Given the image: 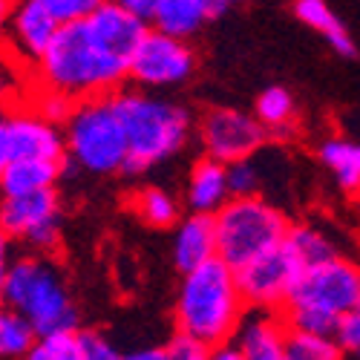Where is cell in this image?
<instances>
[{"label":"cell","instance_id":"6da1fadb","mask_svg":"<svg viewBox=\"0 0 360 360\" xmlns=\"http://www.w3.org/2000/svg\"><path fill=\"white\" fill-rule=\"evenodd\" d=\"M32 75L38 86L55 89L78 104L84 98L118 93L130 81V64L101 46L84 18L61 26L52 46L32 67Z\"/></svg>","mask_w":360,"mask_h":360},{"label":"cell","instance_id":"7a4b0ae2","mask_svg":"<svg viewBox=\"0 0 360 360\" xmlns=\"http://www.w3.org/2000/svg\"><path fill=\"white\" fill-rule=\"evenodd\" d=\"M112 104L130 147L124 176H141L159 165H167L191 144L196 133L191 110L162 98L156 89H141L136 84L122 86L112 93Z\"/></svg>","mask_w":360,"mask_h":360},{"label":"cell","instance_id":"3957f363","mask_svg":"<svg viewBox=\"0 0 360 360\" xmlns=\"http://www.w3.org/2000/svg\"><path fill=\"white\" fill-rule=\"evenodd\" d=\"M245 314L248 303L239 288L236 268H231L225 259L214 257L211 262L182 274L173 303L176 332L219 349L233 340Z\"/></svg>","mask_w":360,"mask_h":360},{"label":"cell","instance_id":"277c9868","mask_svg":"<svg viewBox=\"0 0 360 360\" xmlns=\"http://www.w3.org/2000/svg\"><path fill=\"white\" fill-rule=\"evenodd\" d=\"M0 294L6 309L23 314L41 338L64 328H78V306L52 254L23 251L9 257V251H4Z\"/></svg>","mask_w":360,"mask_h":360},{"label":"cell","instance_id":"5b68a950","mask_svg":"<svg viewBox=\"0 0 360 360\" xmlns=\"http://www.w3.org/2000/svg\"><path fill=\"white\" fill-rule=\"evenodd\" d=\"M360 303V265L346 257H332L311 265L300 274L283 317L288 328L314 335H338V326L346 311Z\"/></svg>","mask_w":360,"mask_h":360},{"label":"cell","instance_id":"8992f818","mask_svg":"<svg viewBox=\"0 0 360 360\" xmlns=\"http://www.w3.org/2000/svg\"><path fill=\"white\" fill-rule=\"evenodd\" d=\"M67 136V162L64 167H75L89 176H124L130 147L115 112L112 96L84 98L72 107L64 122Z\"/></svg>","mask_w":360,"mask_h":360},{"label":"cell","instance_id":"52a82bcc","mask_svg":"<svg viewBox=\"0 0 360 360\" xmlns=\"http://www.w3.org/2000/svg\"><path fill=\"white\" fill-rule=\"evenodd\" d=\"M214 222L219 259L236 271L277 248L291 231L288 217L262 196H231Z\"/></svg>","mask_w":360,"mask_h":360},{"label":"cell","instance_id":"ba28073f","mask_svg":"<svg viewBox=\"0 0 360 360\" xmlns=\"http://www.w3.org/2000/svg\"><path fill=\"white\" fill-rule=\"evenodd\" d=\"M0 222H4L6 243H18L26 251L55 254L64 239V207L55 188L4 196L0 205Z\"/></svg>","mask_w":360,"mask_h":360},{"label":"cell","instance_id":"9c48e42d","mask_svg":"<svg viewBox=\"0 0 360 360\" xmlns=\"http://www.w3.org/2000/svg\"><path fill=\"white\" fill-rule=\"evenodd\" d=\"M67 162L64 124L52 122L32 104H20L4 112L0 122V167L15 162Z\"/></svg>","mask_w":360,"mask_h":360},{"label":"cell","instance_id":"30bf717a","mask_svg":"<svg viewBox=\"0 0 360 360\" xmlns=\"http://www.w3.org/2000/svg\"><path fill=\"white\" fill-rule=\"evenodd\" d=\"M196 72V49L188 38H176L150 26L130 61V84L141 89H173L182 86Z\"/></svg>","mask_w":360,"mask_h":360},{"label":"cell","instance_id":"8fae6325","mask_svg":"<svg viewBox=\"0 0 360 360\" xmlns=\"http://www.w3.org/2000/svg\"><path fill=\"white\" fill-rule=\"evenodd\" d=\"M196 136L205 156L217 162H239L251 159L265 147L271 133L254 112L233 110V107H214L196 122Z\"/></svg>","mask_w":360,"mask_h":360},{"label":"cell","instance_id":"7c38bea8","mask_svg":"<svg viewBox=\"0 0 360 360\" xmlns=\"http://www.w3.org/2000/svg\"><path fill=\"white\" fill-rule=\"evenodd\" d=\"M303 271H306L303 259L283 239L277 248H271L268 254L239 268L236 277H239V288L245 294L248 309L283 311V306L288 303V297Z\"/></svg>","mask_w":360,"mask_h":360},{"label":"cell","instance_id":"4fadbf2b","mask_svg":"<svg viewBox=\"0 0 360 360\" xmlns=\"http://www.w3.org/2000/svg\"><path fill=\"white\" fill-rule=\"evenodd\" d=\"M58 32H61V20L38 0H9L6 4V35L12 52L29 70L44 58Z\"/></svg>","mask_w":360,"mask_h":360},{"label":"cell","instance_id":"5bb4252c","mask_svg":"<svg viewBox=\"0 0 360 360\" xmlns=\"http://www.w3.org/2000/svg\"><path fill=\"white\" fill-rule=\"evenodd\" d=\"M285 338L288 323L283 311L248 309L231 343L243 360H285Z\"/></svg>","mask_w":360,"mask_h":360},{"label":"cell","instance_id":"9a60e30c","mask_svg":"<svg viewBox=\"0 0 360 360\" xmlns=\"http://www.w3.org/2000/svg\"><path fill=\"white\" fill-rule=\"evenodd\" d=\"M170 257L179 274H188L193 268L219 257L217 251V222L205 214H188L179 219L170 239Z\"/></svg>","mask_w":360,"mask_h":360},{"label":"cell","instance_id":"2e32d148","mask_svg":"<svg viewBox=\"0 0 360 360\" xmlns=\"http://www.w3.org/2000/svg\"><path fill=\"white\" fill-rule=\"evenodd\" d=\"M231 199V185H228V165L217 162L211 156H202L193 162L182 202L188 207V214H205L217 217Z\"/></svg>","mask_w":360,"mask_h":360},{"label":"cell","instance_id":"e0dca14e","mask_svg":"<svg viewBox=\"0 0 360 360\" xmlns=\"http://www.w3.org/2000/svg\"><path fill=\"white\" fill-rule=\"evenodd\" d=\"M320 165L332 173L335 185L346 193H360V141L346 136H328L317 144Z\"/></svg>","mask_w":360,"mask_h":360},{"label":"cell","instance_id":"ac0fdd59","mask_svg":"<svg viewBox=\"0 0 360 360\" xmlns=\"http://www.w3.org/2000/svg\"><path fill=\"white\" fill-rule=\"evenodd\" d=\"M211 18L214 15L205 0H156L153 15H150V26L159 29V32L191 41Z\"/></svg>","mask_w":360,"mask_h":360},{"label":"cell","instance_id":"d6986e66","mask_svg":"<svg viewBox=\"0 0 360 360\" xmlns=\"http://www.w3.org/2000/svg\"><path fill=\"white\" fill-rule=\"evenodd\" d=\"M61 176H64V162H46V159L15 162L0 167V188H4V196L35 193V191L58 188Z\"/></svg>","mask_w":360,"mask_h":360},{"label":"cell","instance_id":"ffe728a7","mask_svg":"<svg viewBox=\"0 0 360 360\" xmlns=\"http://www.w3.org/2000/svg\"><path fill=\"white\" fill-rule=\"evenodd\" d=\"M291 9H294L300 23H306L309 29H314L317 35H323L326 44L332 46L338 55H343V58L357 55L354 38L349 35V29L343 26V20L332 12V6H328L326 0H294Z\"/></svg>","mask_w":360,"mask_h":360},{"label":"cell","instance_id":"44dd1931","mask_svg":"<svg viewBox=\"0 0 360 360\" xmlns=\"http://www.w3.org/2000/svg\"><path fill=\"white\" fill-rule=\"evenodd\" d=\"M130 207H133V214L147 225V228H176L179 219H182V214H179V199L159 188V185H144L133 193L130 199Z\"/></svg>","mask_w":360,"mask_h":360},{"label":"cell","instance_id":"7402d4cb","mask_svg":"<svg viewBox=\"0 0 360 360\" xmlns=\"http://www.w3.org/2000/svg\"><path fill=\"white\" fill-rule=\"evenodd\" d=\"M254 115L265 124V130L271 136L285 139L297 127V101L285 86H268L262 89L254 104Z\"/></svg>","mask_w":360,"mask_h":360},{"label":"cell","instance_id":"603a6c76","mask_svg":"<svg viewBox=\"0 0 360 360\" xmlns=\"http://www.w3.org/2000/svg\"><path fill=\"white\" fill-rule=\"evenodd\" d=\"M41 343L38 328L23 314L4 309L0 314V357L4 360H23L29 352Z\"/></svg>","mask_w":360,"mask_h":360},{"label":"cell","instance_id":"cb8c5ba5","mask_svg":"<svg viewBox=\"0 0 360 360\" xmlns=\"http://www.w3.org/2000/svg\"><path fill=\"white\" fill-rule=\"evenodd\" d=\"M343 346L332 335H314L288 328L285 338V360H343Z\"/></svg>","mask_w":360,"mask_h":360},{"label":"cell","instance_id":"d4e9b609","mask_svg":"<svg viewBox=\"0 0 360 360\" xmlns=\"http://www.w3.org/2000/svg\"><path fill=\"white\" fill-rule=\"evenodd\" d=\"M285 243L294 248V254H297L300 259H303L306 268L320 265V262H326V259L338 257L335 243H332V239H328L317 225H291Z\"/></svg>","mask_w":360,"mask_h":360},{"label":"cell","instance_id":"484cf974","mask_svg":"<svg viewBox=\"0 0 360 360\" xmlns=\"http://www.w3.org/2000/svg\"><path fill=\"white\" fill-rule=\"evenodd\" d=\"M41 349L49 360H86L84 332L81 328H64V332H52L41 338Z\"/></svg>","mask_w":360,"mask_h":360},{"label":"cell","instance_id":"4316f807","mask_svg":"<svg viewBox=\"0 0 360 360\" xmlns=\"http://www.w3.org/2000/svg\"><path fill=\"white\" fill-rule=\"evenodd\" d=\"M228 185H231V196H259L262 167L257 165V156L231 162L228 165Z\"/></svg>","mask_w":360,"mask_h":360},{"label":"cell","instance_id":"83f0119b","mask_svg":"<svg viewBox=\"0 0 360 360\" xmlns=\"http://www.w3.org/2000/svg\"><path fill=\"white\" fill-rule=\"evenodd\" d=\"M29 104H32L38 112H44L46 118H52V122H58V124H64L70 118V112H72V107H75V101H70L67 96L55 93V89H46V86H38Z\"/></svg>","mask_w":360,"mask_h":360},{"label":"cell","instance_id":"f1b7e54d","mask_svg":"<svg viewBox=\"0 0 360 360\" xmlns=\"http://www.w3.org/2000/svg\"><path fill=\"white\" fill-rule=\"evenodd\" d=\"M38 4L46 6L58 20H61V26H64V23H75V20L89 18V15L98 9L101 0H38Z\"/></svg>","mask_w":360,"mask_h":360},{"label":"cell","instance_id":"f546056e","mask_svg":"<svg viewBox=\"0 0 360 360\" xmlns=\"http://www.w3.org/2000/svg\"><path fill=\"white\" fill-rule=\"evenodd\" d=\"M167 349H170V357L173 360H214V346H207L185 332H176L170 340H167Z\"/></svg>","mask_w":360,"mask_h":360},{"label":"cell","instance_id":"4dcf8cb0","mask_svg":"<svg viewBox=\"0 0 360 360\" xmlns=\"http://www.w3.org/2000/svg\"><path fill=\"white\" fill-rule=\"evenodd\" d=\"M84 332V346H86V360H124L127 352L118 349L107 335L98 328H81Z\"/></svg>","mask_w":360,"mask_h":360},{"label":"cell","instance_id":"1f68e13d","mask_svg":"<svg viewBox=\"0 0 360 360\" xmlns=\"http://www.w3.org/2000/svg\"><path fill=\"white\" fill-rule=\"evenodd\" d=\"M338 343L343 346V352L346 354H352V357H357L360 360V303L352 309V311H346L343 314V320H340V326H338Z\"/></svg>","mask_w":360,"mask_h":360},{"label":"cell","instance_id":"d6a6232c","mask_svg":"<svg viewBox=\"0 0 360 360\" xmlns=\"http://www.w3.org/2000/svg\"><path fill=\"white\" fill-rule=\"evenodd\" d=\"M124 360H173V357H170V349L165 343V346H139V349L127 352Z\"/></svg>","mask_w":360,"mask_h":360},{"label":"cell","instance_id":"836d02e7","mask_svg":"<svg viewBox=\"0 0 360 360\" xmlns=\"http://www.w3.org/2000/svg\"><path fill=\"white\" fill-rule=\"evenodd\" d=\"M124 9H130V12H136L139 18H144L147 23H150V15H153V6H156V0H118Z\"/></svg>","mask_w":360,"mask_h":360},{"label":"cell","instance_id":"e575fe53","mask_svg":"<svg viewBox=\"0 0 360 360\" xmlns=\"http://www.w3.org/2000/svg\"><path fill=\"white\" fill-rule=\"evenodd\" d=\"M214 360H243V354L236 352L233 343H225V346H219V349L214 352Z\"/></svg>","mask_w":360,"mask_h":360},{"label":"cell","instance_id":"d590c367","mask_svg":"<svg viewBox=\"0 0 360 360\" xmlns=\"http://www.w3.org/2000/svg\"><path fill=\"white\" fill-rule=\"evenodd\" d=\"M205 4H207V9H211V15L217 18V15H222L233 6V0H205Z\"/></svg>","mask_w":360,"mask_h":360},{"label":"cell","instance_id":"8d00e7d4","mask_svg":"<svg viewBox=\"0 0 360 360\" xmlns=\"http://www.w3.org/2000/svg\"><path fill=\"white\" fill-rule=\"evenodd\" d=\"M23 360H49V357H46V352H44V349H41V343H38V346H35L32 352H29Z\"/></svg>","mask_w":360,"mask_h":360},{"label":"cell","instance_id":"74e56055","mask_svg":"<svg viewBox=\"0 0 360 360\" xmlns=\"http://www.w3.org/2000/svg\"><path fill=\"white\" fill-rule=\"evenodd\" d=\"M233 4H243V0H233Z\"/></svg>","mask_w":360,"mask_h":360},{"label":"cell","instance_id":"f35d334b","mask_svg":"<svg viewBox=\"0 0 360 360\" xmlns=\"http://www.w3.org/2000/svg\"><path fill=\"white\" fill-rule=\"evenodd\" d=\"M357 199H360V193H357Z\"/></svg>","mask_w":360,"mask_h":360}]
</instances>
